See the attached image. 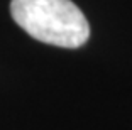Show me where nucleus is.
<instances>
[{"mask_svg":"<svg viewBox=\"0 0 132 130\" xmlns=\"http://www.w3.org/2000/svg\"><path fill=\"white\" fill-rule=\"evenodd\" d=\"M12 19L36 41L76 49L90 37L83 12L71 0H12Z\"/></svg>","mask_w":132,"mask_h":130,"instance_id":"nucleus-1","label":"nucleus"}]
</instances>
